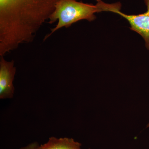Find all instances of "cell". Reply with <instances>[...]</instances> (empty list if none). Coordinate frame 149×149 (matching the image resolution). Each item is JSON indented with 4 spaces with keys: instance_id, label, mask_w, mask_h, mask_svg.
Returning a JSON list of instances; mask_svg holds the SVG:
<instances>
[{
    "instance_id": "cell-1",
    "label": "cell",
    "mask_w": 149,
    "mask_h": 149,
    "mask_svg": "<svg viewBox=\"0 0 149 149\" xmlns=\"http://www.w3.org/2000/svg\"><path fill=\"white\" fill-rule=\"evenodd\" d=\"M59 0H0V44L15 49L31 42Z\"/></svg>"
},
{
    "instance_id": "cell-2",
    "label": "cell",
    "mask_w": 149,
    "mask_h": 149,
    "mask_svg": "<svg viewBox=\"0 0 149 149\" xmlns=\"http://www.w3.org/2000/svg\"><path fill=\"white\" fill-rule=\"evenodd\" d=\"M121 7L120 2L108 4L102 1L93 5L78 2L76 0H59L49 22L50 24L57 20H58V22L54 28L51 29V33L45 36L44 40L60 28H68L80 20L86 19L88 21H93L96 18L95 13L104 11L113 13L114 11L120 10Z\"/></svg>"
},
{
    "instance_id": "cell-3",
    "label": "cell",
    "mask_w": 149,
    "mask_h": 149,
    "mask_svg": "<svg viewBox=\"0 0 149 149\" xmlns=\"http://www.w3.org/2000/svg\"><path fill=\"white\" fill-rule=\"evenodd\" d=\"M16 73L13 61H8L1 56L0 60V99H10L13 97V81Z\"/></svg>"
},
{
    "instance_id": "cell-4",
    "label": "cell",
    "mask_w": 149,
    "mask_h": 149,
    "mask_svg": "<svg viewBox=\"0 0 149 149\" xmlns=\"http://www.w3.org/2000/svg\"><path fill=\"white\" fill-rule=\"evenodd\" d=\"M147 7L145 13L137 15H127L120 10L114 11L116 13L125 18L130 25V29L139 33L145 40L146 46L149 50V0H144Z\"/></svg>"
},
{
    "instance_id": "cell-5",
    "label": "cell",
    "mask_w": 149,
    "mask_h": 149,
    "mask_svg": "<svg viewBox=\"0 0 149 149\" xmlns=\"http://www.w3.org/2000/svg\"><path fill=\"white\" fill-rule=\"evenodd\" d=\"M82 144L72 138L51 137L45 143L40 145V149H82Z\"/></svg>"
},
{
    "instance_id": "cell-6",
    "label": "cell",
    "mask_w": 149,
    "mask_h": 149,
    "mask_svg": "<svg viewBox=\"0 0 149 149\" xmlns=\"http://www.w3.org/2000/svg\"><path fill=\"white\" fill-rule=\"evenodd\" d=\"M40 145L37 142H33L19 149H40Z\"/></svg>"
},
{
    "instance_id": "cell-7",
    "label": "cell",
    "mask_w": 149,
    "mask_h": 149,
    "mask_svg": "<svg viewBox=\"0 0 149 149\" xmlns=\"http://www.w3.org/2000/svg\"><path fill=\"white\" fill-rule=\"evenodd\" d=\"M76 1H77V0H76ZM96 1H97V2H100L102 1V0H96Z\"/></svg>"
},
{
    "instance_id": "cell-8",
    "label": "cell",
    "mask_w": 149,
    "mask_h": 149,
    "mask_svg": "<svg viewBox=\"0 0 149 149\" xmlns=\"http://www.w3.org/2000/svg\"><path fill=\"white\" fill-rule=\"evenodd\" d=\"M149 127V123L148 124V125H147V127Z\"/></svg>"
},
{
    "instance_id": "cell-9",
    "label": "cell",
    "mask_w": 149,
    "mask_h": 149,
    "mask_svg": "<svg viewBox=\"0 0 149 149\" xmlns=\"http://www.w3.org/2000/svg\"><path fill=\"white\" fill-rule=\"evenodd\" d=\"M90 149V148H89V149Z\"/></svg>"
}]
</instances>
